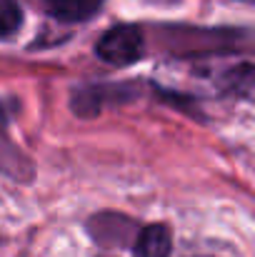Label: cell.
<instances>
[{
  "mask_svg": "<svg viewBox=\"0 0 255 257\" xmlns=\"http://www.w3.org/2000/svg\"><path fill=\"white\" fill-rule=\"evenodd\" d=\"M98 55L110 65H130L143 58V33L135 25L110 28L98 43Z\"/></svg>",
  "mask_w": 255,
  "mask_h": 257,
  "instance_id": "cell-1",
  "label": "cell"
},
{
  "mask_svg": "<svg viewBox=\"0 0 255 257\" xmlns=\"http://www.w3.org/2000/svg\"><path fill=\"white\" fill-rule=\"evenodd\" d=\"M170 230L165 225H148L133 247V257H168L170 255Z\"/></svg>",
  "mask_w": 255,
  "mask_h": 257,
  "instance_id": "cell-2",
  "label": "cell"
},
{
  "mask_svg": "<svg viewBox=\"0 0 255 257\" xmlns=\"http://www.w3.org/2000/svg\"><path fill=\"white\" fill-rule=\"evenodd\" d=\"M45 5L58 20L83 23L100 10L103 0H45Z\"/></svg>",
  "mask_w": 255,
  "mask_h": 257,
  "instance_id": "cell-3",
  "label": "cell"
},
{
  "mask_svg": "<svg viewBox=\"0 0 255 257\" xmlns=\"http://www.w3.org/2000/svg\"><path fill=\"white\" fill-rule=\"evenodd\" d=\"M20 23H23V13L18 0H0V38L15 35Z\"/></svg>",
  "mask_w": 255,
  "mask_h": 257,
  "instance_id": "cell-4",
  "label": "cell"
}]
</instances>
